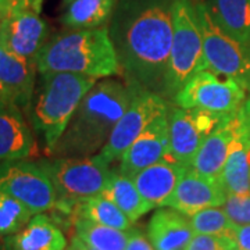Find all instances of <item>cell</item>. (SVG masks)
I'll list each match as a JSON object with an SVG mask.
<instances>
[{
    "mask_svg": "<svg viewBox=\"0 0 250 250\" xmlns=\"http://www.w3.org/2000/svg\"><path fill=\"white\" fill-rule=\"evenodd\" d=\"M0 250H10V249L7 248V246H6V245H4V243H3V246L0 248Z\"/></svg>",
    "mask_w": 250,
    "mask_h": 250,
    "instance_id": "f35d334b",
    "label": "cell"
},
{
    "mask_svg": "<svg viewBox=\"0 0 250 250\" xmlns=\"http://www.w3.org/2000/svg\"><path fill=\"white\" fill-rule=\"evenodd\" d=\"M248 150L249 147L238 136L231 147L223 174L220 177L227 195L250 193V164Z\"/></svg>",
    "mask_w": 250,
    "mask_h": 250,
    "instance_id": "cb8c5ba5",
    "label": "cell"
},
{
    "mask_svg": "<svg viewBox=\"0 0 250 250\" xmlns=\"http://www.w3.org/2000/svg\"><path fill=\"white\" fill-rule=\"evenodd\" d=\"M75 217L86 218L93 223L102 224L106 227L117 228L121 231H129L132 221L125 215L121 208H118L107 197L93 196L81 200L74 206Z\"/></svg>",
    "mask_w": 250,
    "mask_h": 250,
    "instance_id": "484cf974",
    "label": "cell"
},
{
    "mask_svg": "<svg viewBox=\"0 0 250 250\" xmlns=\"http://www.w3.org/2000/svg\"><path fill=\"white\" fill-rule=\"evenodd\" d=\"M170 146V114H161L147 125L120 159L118 171L134 178L149 166L166 159Z\"/></svg>",
    "mask_w": 250,
    "mask_h": 250,
    "instance_id": "4fadbf2b",
    "label": "cell"
},
{
    "mask_svg": "<svg viewBox=\"0 0 250 250\" xmlns=\"http://www.w3.org/2000/svg\"><path fill=\"white\" fill-rule=\"evenodd\" d=\"M246 100L239 82L205 70L195 74L179 90L174 102L181 108H200L220 117H233Z\"/></svg>",
    "mask_w": 250,
    "mask_h": 250,
    "instance_id": "ba28073f",
    "label": "cell"
},
{
    "mask_svg": "<svg viewBox=\"0 0 250 250\" xmlns=\"http://www.w3.org/2000/svg\"><path fill=\"white\" fill-rule=\"evenodd\" d=\"M36 153L35 138L22 111L13 103H0V163L24 160Z\"/></svg>",
    "mask_w": 250,
    "mask_h": 250,
    "instance_id": "2e32d148",
    "label": "cell"
},
{
    "mask_svg": "<svg viewBox=\"0 0 250 250\" xmlns=\"http://www.w3.org/2000/svg\"><path fill=\"white\" fill-rule=\"evenodd\" d=\"M189 218L195 233L231 236L235 228V224L228 218L224 208L220 207H208L200 210L190 215Z\"/></svg>",
    "mask_w": 250,
    "mask_h": 250,
    "instance_id": "83f0119b",
    "label": "cell"
},
{
    "mask_svg": "<svg viewBox=\"0 0 250 250\" xmlns=\"http://www.w3.org/2000/svg\"><path fill=\"white\" fill-rule=\"evenodd\" d=\"M18 1H20V0H1V4H3V9H4V16H6L7 13H10V11L17 9Z\"/></svg>",
    "mask_w": 250,
    "mask_h": 250,
    "instance_id": "e575fe53",
    "label": "cell"
},
{
    "mask_svg": "<svg viewBox=\"0 0 250 250\" xmlns=\"http://www.w3.org/2000/svg\"><path fill=\"white\" fill-rule=\"evenodd\" d=\"M206 70L203 38L192 0H174L172 46L167 74L166 99L174 100L195 74Z\"/></svg>",
    "mask_w": 250,
    "mask_h": 250,
    "instance_id": "5b68a950",
    "label": "cell"
},
{
    "mask_svg": "<svg viewBox=\"0 0 250 250\" xmlns=\"http://www.w3.org/2000/svg\"><path fill=\"white\" fill-rule=\"evenodd\" d=\"M235 116L227 120L213 134L206 138V141L200 146L199 152L196 153L189 167L190 170H193L200 175L211 177V178L221 177L231 147L236 141V138L239 136L238 123Z\"/></svg>",
    "mask_w": 250,
    "mask_h": 250,
    "instance_id": "e0dca14e",
    "label": "cell"
},
{
    "mask_svg": "<svg viewBox=\"0 0 250 250\" xmlns=\"http://www.w3.org/2000/svg\"><path fill=\"white\" fill-rule=\"evenodd\" d=\"M65 250H88V248H86V245L81 241L77 235H74L71 242H70V245L67 246V249Z\"/></svg>",
    "mask_w": 250,
    "mask_h": 250,
    "instance_id": "836d02e7",
    "label": "cell"
},
{
    "mask_svg": "<svg viewBox=\"0 0 250 250\" xmlns=\"http://www.w3.org/2000/svg\"><path fill=\"white\" fill-rule=\"evenodd\" d=\"M129 86L132 88L131 103L118 120L106 146L99 153V156L107 163L121 159L125 150L142 134L143 129L154 118L168 113L170 110L167 99L135 85Z\"/></svg>",
    "mask_w": 250,
    "mask_h": 250,
    "instance_id": "30bf717a",
    "label": "cell"
},
{
    "mask_svg": "<svg viewBox=\"0 0 250 250\" xmlns=\"http://www.w3.org/2000/svg\"><path fill=\"white\" fill-rule=\"evenodd\" d=\"M116 0H72L65 6L62 24L68 29L106 27L113 16Z\"/></svg>",
    "mask_w": 250,
    "mask_h": 250,
    "instance_id": "7402d4cb",
    "label": "cell"
},
{
    "mask_svg": "<svg viewBox=\"0 0 250 250\" xmlns=\"http://www.w3.org/2000/svg\"><path fill=\"white\" fill-rule=\"evenodd\" d=\"M10 250H65L67 238L60 227L46 214H35L17 233L3 242Z\"/></svg>",
    "mask_w": 250,
    "mask_h": 250,
    "instance_id": "ffe728a7",
    "label": "cell"
},
{
    "mask_svg": "<svg viewBox=\"0 0 250 250\" xmlns=\"http://www.w3.org/2000/svg\"><path fill=\"white\" fill-rule=\"evenodd\" d=\"M53 181L59 205L56 208L68 213L75 203L99 196L110 178V163L98 154L88 157H53L38 161Z\"/></svg>",
    "mask_w": 250,
    "mask_h": 250,
    "instance_id": "8992f818",
    "label": "cell"
},
{
    "mask_svg": "<svg viewBox=\"0 0 250 250\" xmlns=\"http://www.w3.org/2000/svg\"><path fill=\"white\" fill-rule=\"evenodd\" d=\"M102 196L107 197L118 208H121L132 223L152 210V206L139 193L134 179L123 175L120 171H111Z\"/></svg>",
    "mask_w": 250,
    "mask_h": 250,
    "instance_id": "603a6c76",
    "label": "cell"
},
{
    "mask_svg": "<svg viewBox=\"0 0 250 250\" xmlns=\"http://www.w3.org/2000/svg\"><path fill=\"white\" fill-rule=\"evenodd\" d=\"M39 75L27 116L50 153L82 99L98 80L72 72H43Z\"/></svg>",
    "mask_w": 250,
    "mask_h": 250,
    "instance_id": "277c9868",
    "label": "cell"
},
{
    "mask_svg": "<svg viewBox=\"0 0 250 250\" xmlns=\"http://www.w3.org/2000/svg\"><path fill=\"white\" fill-rule=\"evenodd\" d=\"M86 248H88V250H96V249H93V248H90V246H88V245H86Z\"/></svg>",
    "mask_w": 250,
    "mask_h": 250,
    "instance_id": "b9f144b4",
    "label": "cell"
},
{
    "mask_svg": "<svg viewBox=\"0 0 250 250\" xmlns=\"http://www.w3.org/2000/svg\"><path fill=\"white\" fill-rule=\"evenodd\" d=\"M34 214L21 202L0 189V236H11L21 231Z\"/></svg>",
    "mask_w": 250,
    "mask_h": 250,
    "instance_id": "4316f807",
    "label": "cell"
},
{
    "mask_svg": "<svg viewBox=\"0 0 250 250\" xmlns=\"http://www.w3.org/2000/svg\"><path fill=\"white\" fill-rule=\"evenodd\" d=\"M49 41V25L31 10H13L0 25V45L22 59L36 62Z\"/></svg>",
    "mask_w": 250,
    "mask_h": 250,
    "instance_id": "7c38bea8",
    "label": "cell"
},
{
    "mask_svg": "<svg viewBox=\"0 0 250 250\" xmlns=\"http://www.w3.org/2000/svg\"><path fill=\"white\" fill-rule=\"evenodd\" d=\"M248 156H249V164H250V147H249V150H248Z\"/></svg>",
    "mask_w": 250,
    "mask_h": 250,
    "instance_id": "60d3db41",
    "label": "cell"
},
{
    "mask_svg": "<svg viewBox=\"0 0 250 250\" xmlns=\"http://www.w3.org/2000/svg\"><path fill=\"white\" fill-rule=\"evenodd\" d=\"M229 118L200 108H174L170 114V146L166 159L189 168L206 138Z\"/></svg>",
    "mask_w": 250,
    "mask_h": 250,
    "instance_id": "8fae6325",
    "label": "cell"
},
{
    "mask_svg": "<svg viewBox=\"0 0 250 250\" xmlns=\"http://www.w3.org/2000/svg\"><path fill=\"white\" fill-rule=\"evenodd\" d=\"M36 62L22 59L0 45V83L10 102L28 113L36 88Z\"/></svg>",
    "mask_w": 250,
    "mask_h": 250,
    "instance_id": "9a60e30c",
    "label": "cell"
},
{
    "mask_svg": "<svg viewBox=\"0 0 250 250\" xmlns=\"http://www.w3.org/2000/svg\"><path fill=\"white\" fill-rule=\"evenodd\" d=\"M174 0H116L108 32L128 85L166 99Z\"/></svg>",
    "mask_w": 250,
    "mask_h": 250,
    "instance_id": "6da1fadb",
    "label": "cell"
},
{
    "mask_svg": "<svg viewBox=\"0 0 250 250\" xmlns=\"http://www.w3.org/2000/svg\"><path fill=\"white\" fill-rule=\"evenodd\" d=\"M224 211L235 225L250 224V193L249 195H227L223 205Z\"/></svg>",
    "mask_w": 250,
    "mask_h": 250,
    "instance_id": "f1b7e54d",
    "label": "cell"
},
{
    "mask_svg": "<svg viewBox=\"0 0 250 250\" xmlns=\"http://www.w3.org/2000/svg\"><path fill=\"white\" fill-rule=\"evenodd\" d=\"M3 17H4V14H1V13H0V25H1V21H3Z\"/></svg>",
    "mask_w": 250,
    "mask_h": 250,
    "instance_id": "ab89813d",
    "label": "cell"
},
{
    "mask_svg": "<svg viewBox=\"0 0 250 250\" xmlns=\"http://www.w3.org/2000/svg\"><path fill=\"white\" fill-rule=\"evenodd\" d=\"M193 236L190 218L174 208L157 210L147 224V238L154 250H185Z\"/></svg>",
    "mask_w": 250,
    "mask_h": 250,
    "instance_id": "d6986e66",
    "label": "cell"
},
{
    "mask_svg": "<svg viewBox=\"0 0 250 250\" xmlns=\"http://www.w3.org/2000/svg\"><path fill=\"white\" fill-rule=\"evenodd\" d=\"M0 103H11L10 102L9 96H7V93H6V90L3 88V85L0 83Z\"/></svg>",
    "mask_w": 250,
    "mask_h": 250,
    "instance_id": "d590c367",
    "label": "cell"
},
{
    "mask_svg": "<svg viewBox=\"0 0 250 250\" xmlns=\"http://www.w3.org/2000/svg\"><path fill=\"white\" fill-rule=\"evenodd\" d=\"M203 38L206 70L232 78L250 93V47L225 34L208 13L205 1L195 3Z\"/></svg>",
    "mask_w": 250,
    "mask_h": 250,
    "instance_id": "52a82bcc",
    "label": "cell"
},
{
    "mask_svg": "<svg viewBox=\"0 0 250 250\" xmlns=\"http://www.w3.org/2000/svg\"><path fill=\"white\" fill-rule=\"evenodd\" d=\"M187 170L182 164L163 159L138 172L132 179L143 199L156 208L166 206Z\"/></svg>",
    "mask_w": 250,
    "mask_h": 250,
    "instance_id": "ac0fdd59",
    "label": "cell"
},
{
    "mask_svg": "<svg viewBox=\"0 0 250 250\" xmlns=\"http://www.w3.org/2000/svg\"><path fill=\"white\" fill-rule=\"evenodd\" d=\"M205 3L225 34L250 47V0H207Z\"/></svg>",
    "mask_w": 250,
    "mask_h": 250,
    "instance_id": "44dd1931",
    "label": "cell"
},
{
    "mask_svg": "<svg viewBox=\"0 0 250 250\" xmlns=\"http://www.w3.org/2000/svg\"><path fill=\"white\" fill-rule=\"evenodd\" d=\"M38 72H72L104 80L121 71L107 27L67 29L50 38L36 59Z\"/></svg>",
    "mask_w": 250,
    "mask_h": 250,
    "instance_id": "3957f363",
    "label": "cell"
},
{
    "mask_svg": "<svg viewBox=\"0 0 250 250\" xmlns=\"http://www.w3.org/2000/svg\"><path fill=\"white\" fill-rule=\"evenodd\" d=\"M227 192L221 179L200 175L188 168L166 206L190 217L200 210L224 205ZM164 206V207H166Z\"/></svg>",
    "mask_w": 250,
    "mask_h": 250,
    "instance_id": "5bb4252c",
    "label": "cell"
},
{
    "mask_svg": "<svg viewBox=\"0 0 250 250\" xmlns=\"http://www.w3.org/2000/svg\"><path fill=\"white\" fill-rule=\"evenodd\" d=\"M72 0H62V4H64V6H67V4H68V3H71Z\"/></svg>",
    "mask_w": 250,
    "mask_h": 250,
    "instance_id": "74e56055",
    "label": "cell"
},
{
    "mask_svg": "<svg viewBox=\"0 0 250 250\" xmlns=\"http://www.w3.org/2000/svg\"><path fill=\"white\" fill-rule=\"evenodd\" d=\"M125 250H154L149 238H146L139 229H129V239Z\"/></svg>",
    "mask_w": 250,
    "mask_h": 250,
    "instance_id": "1f68e13d",
    "label": "cell"
},
{
    "mask_svg": "<svg viewBox=\"0 0 250 250\" xmlns=\"http://www.w3.org/2000/svg\"><path fill=\"white\" fill-rule=\"evenodd\" d=\"M0 13L4 14V9H3V4H1V0H0Z\"/></svg>",
    "mask_w": 250,
    "mask_h": 250,
    "instance_id": "8d00e7d4",
    "label": "cell"
},
{
    "mask_svg": "<svg viewBox=\"0 0 250 250\" xmlns=\"http://www.w3.org/2000/svg\"><path fill=\"white\" fill-rule=\"evenodd\" d=\"M231 238L235 242L236 250H250V224L235 225Z\"/></svg>",
    "mask_w": 250,
    "mask_h": 250,
    "instance_id": "4dcf8cb0",
    "label": "cell"
},
{
    "mask_svg": "<svg viewBox=\"0 0 250 250\" xmlns=\"http://www.w3.org/2000/svg\"><path fill=\"white\" fill-rule=\"evenodd\" d=\"M185 250H236V248L231 236L195 233Z\"/></svg>",
    "mask_w": 250,
    "mask_h": 250,
    "instance_id": "f546056e",
    "label": "cell"
},
{
    "mask_svg": "<svg viewBox=\"0 0 250 250\" xmlns=\"http://www.w3.org/2000/svg\"><path fill=\"white\" fill-rule=\"evenodd\" d=\"M132 99V88L120 81L96 82L82 99L62 138L50 150L53 157H88L102 152Z\"/></svg>",
    "mask_w": 250,
    "mask_h": 250,
    "instance_id": "7a4b0ae2",
    "label": "cell"
},
{
    "mask_svg": "<svg viewBox=\"0 0 250 250\" xmlns=\"http://www.w3.org/2000/svg\"><path fill=\"white\" fill-rule=\"evenodd\" d=\"M74 231L85 245L96 250H125L129 239V231H121L81 217L74 220Z\"/></svg>",
    "mask_w": 250,
    "mask_h": 250,
    "instance_id": "d4e9b609",
    "label": "cell"
},
{
    "mask_svg": "<svg viewBox=\"0 0 250 250\" xmlns=\"http://www.w3.org/2000/svg\"><path fill=\"white\" fill-rule=\"evenodd\" d=\"M42 3L43 0H20L18 7L16 10H31L39 14L42 10Z\"/></svg>",
    "mask_w": 250,
    "mask_h": 250,
    "instance_id": "d6a6232c",
    "label": "cell"
},
{
    "mask_svg": "<svg viewBox=\"0 0 250 250\" xmlns=\"http://www.w3.org/2000/svg\"><path fill=\"white\" fill-rule=\"evenodd\" d=\"M0 189L16 197L34 215L54 210L59 205L53 181L38 161L0 163Z\"/></svg>",
    "mask_w": 250,
    "mask_h": 250,
    "instance_id": "9c48e42d",
    "label": "cell"
}]
</instances>
